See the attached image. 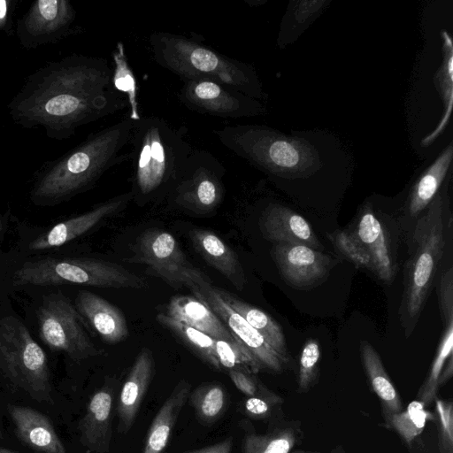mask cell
Segmentation results:
<instances>
[{
  "instance_id": "19",
  "label": "cell",
  "mask_w": 453,
  "mask_h": 453,
  "mask_svg": "<svg viewBox=\"0 0 453 453\" xmlns=\"http://www.w3.org/2000/svg\"><path fill=\"white\" fill-rule=\"evenodd\" d=\"M263 236L273 244H299L322 251L324 247L309 222L291 209L271 204L259 219Z\"/></svg>"
},
{
  "instance_id": "33",
  "label": "cell",
  "mask_w": 453,
  "mask_h": 453,
  "mask_svg": "<svg viewBox=\"0 0 453 453\" xmlns=\"http://www.w3.org/2000/svg\"><path fill=\"white\" fill-rule=\"evenodd\" d=\"M450 355H453V323L444 326L443 334L436 355L432 362L429 372L418 392L417 400L425 406L432 403L437 397L440 388L439 379Z\"/></svg>"
},
{
  "instance_id": "8",
  "label": "cell",
  "mask_w": 453,
  "mask_h": 453,
  "mask_svg": "<svg viewBox=\"0 0 453 453\" xmlns=\"http://www.w3.org/2000/svg\"><path fill=\"white\" fill-rule=\"evenodd\" d=\"M426 208L415 225L412 253L404 271L399 315L406 336L417 325L445 249L446 224L441 195H436Z\"/></svg>"
},
{
  "instance_id": "36",
  "label": "cell",
  "mask_w": 453,
  "mask_h": 453,
  "mask_svg": "<svg viewBox=\"0 0 453 453\" xmlns=\"http://www.w3.org/2000/svg\"><path fill=\"white\" fill-rule=\"evenodd\" d=\"M319 362V343L314 339H309L305 342L300 355L296 379L297 393H307L318 383Z\"/></svg>"
},
{
  "instance_id": "9",
  "label": "cell",
  "mask_w": 453,
  "mask_h": 453,
  "mask_svg": "<svg viewBox=\"0 0 453 453\" xmlns=\"http://www.w3.org/2000/svg\"><path fill=\"white\" fill-rule=\"evenodd\" d=\"M213 132L227 150L277 176H302L319 166L318 154L309 142L266 127L227 125Z\"/></svg>"
},
{
  "instance_id": "2",
  "label": "cell",
  "mask_w": 453,
  "mask_h": 453,
  "mask_svg": "<svg viewBox=\"0 0 453 453\" xmlns=\"http://www.w3.org/2000/svg\"><path fill=\"white\" fill-rule=\"evenodd\" d=\"M133 119H121L89 134L59 157L43 162L32 178L29 197L37 206H55L90 189L112 166L131 157Z\"/></svg>"
},
{
  "instance_id": "27",
  "label": "cell",
  "mask_w": 453,
  "mask_h": 453,
  "mask_svg": "<svg viewBox=\"0 0 453 453\" xmlns=\"http://www.w3.org/2000/svg\"><path fill=\"white\" fill-rule=\"evenodd\" d=\"M359 349L368 383L380 402L385 426L394 414L403 409L402 400L380 355L372 344L367 341H361Z\"/></svg>"
},
{
  "instance_id": "44",
  "label": "cell",
  "mask_w": 453,
  "mask_h": 453,
  "mask_svg": "<svg viewBox=\"0 0 453 453\" xmlns=\"http://www.w3.org/2000/svg\"><path fill=\"white\" fill-rule=\"evenodd\" d=\"M19 0H0V32L13 34V15Z\"/></svg>"
},
{
  "instance_id": "34",
  "label": "cell",
  "mask_w": 453,
  "mask_h": 453,
  "mask_svg": "<svg viewBox=\"0 0 453 453\" xmlns=\"http://www.w3.org/2000/svg\"><path fill=\"white\" fill-rule=\"evenodd\" d=\"M434 415L425 409V405L418 400L412 401L405 409L394 414L384 426L395 430L407 444L411 445L414 439L421 434L428 420Z\"/></svg>"
},
{
  "instance_id": "18",
  "label": "cell",
  "mask_w": 453,
  "mask_h": 453,
  "mask_svg": "<svg viewBox=\"0 0 453 453\" xmlns=\"http://www.w3.org/2000/svg\"><path fill=\"white\" fill-rule=\"evenodd\" d=\"M73 304L88 326L107 344H116L128 336L125 315L106 299L86 290L80 289L73 299Z\"/></svg>"
},
{
  "instance_id": "26",
  "label": "cell",
  "mask_w": 453,
  "mask_h": 453,
  "mask_svg": "<svg viewBox=\"0 0 453 453\" xmlns=\"http://www.w3.org/2000/svg\"><path fill=\"white\" fill-rule=\"evenodd\" d=\"M191 385L181 380L157 412L146 436L142 453H163L177 418L189 397Z\"/></svg>"
},
{
  "instance_id": "22",
  "label": "cell",
  "mask_w": 453,
  "mask_h": 453,
  "mask_svg": "<svg viewBox=\"0 0 453 453\" xmlns=\"http://www.w3.org/2000/svg\"><path fill=\"white\" fill-rule=\"evenodd\" d=\"M189 238L203 259L220 273L238 290L246 284V276L234 250L211 230L195 228Z\"/></svg>"
},
{
  "instance_id": "41",
  "label": "cell",
  "mask_w": 453,
  "mask_h": 453,
  "mask_svg": "<svg viewBox=\"0 0 453 453\" xmlns=\"http://www.w3.org/2000/svg\"><path fill=\"white\" fill-rule=\"evenodd\" d=\"M439 308L443 325L453 323V268L449 266L440 278L438 285Z\"/></svg>"
},
{
  "instance_id": "42",
  "label": "cell",
  "mask_w": 453,
  "mask_h": 453,
  "mask_svg": "<svg viewBox=\"0 0 453 453\" xmlns=\"http://www.w3.org/2000/svg\"><path fill=\"white\" fill-rule=\"evenodd\" d=\"M228 375L236 388L247 397L256 396L268 390L255 376L245 371L228 370Z\"/></svg>"
},
{
  "instance_id": "15",
  "label": "cell",
  "mask_w": 453,
  "mask_h": 453,
  "mask_svg": "<svg viewBox=\"0 0 453 453\" xmlns=\"http://www.w3.org/2000/svg\"><path fill=\"white\" fill-rule=\"evenodd\" d=\"M130 262L148 266L151 275L173 288L185 287L186 276L196 268L189 263L175 237L162 229H148L136 241Z\"/></svg>"
},
{
  "instance_id": "40",
  "label": "cell",
  "mask_w": 453,
  "mask_h": 453,
  "mask_svg": "<svg viewBox=\"0 0 453 453\" xmlns=\"http://www.w3.org/2000/svg\"><path fill=\"white\" fill-rule=\"evenodd\" d=\"M434 403L440 453H453V403L438 397Z\"/></svg>"
},
{
  "instance_id": "3",
  "label": "cell",
  "mask_w": 453,
  "mask_h": 453,
  "mask_svg": "<svg viewBox=\"0 0 453 453\" xmlns=\"http://www.w3.org/2000/svg\"><path fill=\"white\" fill-rule=\"evenodd\" d=\"M83 286L143 289L148 283L119 264L60 252L21 256L12 250L0 252V292L48 287Z\"/></svg>"
},
{
  "instance_id": "7",
  "label": "cell",
  "mask_w": 453,
  "mask_h": 453,
  "mask_svg": "<svg viewBox=\"0 0 453 453\" xmlns=\"http://www.w3.org/2000/svg\"><path fill=\"white\" fill-rule=\"evenodd\" d=\"M24 292L31 299L25 320L41 345L77 364L104 353L93 342L88 326L62 288H37Z\"/></svg>"
},
{
  "instance_id": "47",
  "label": "cell",
  "mask_w": 453,
  "mask_h": 453,
  "mask_svg": "<svg viewBox=\"0 0 453 453\" xmlns=\"http://www.w3.org/2000/svg\"><path fill=\"white\" fill-rule=\"evenodd\" d=\"M9 217V211L5 213L0 211V242L4 240L8 231Z\"/></svg>"
},
{
  "instance_id": "12",
  "label": "cell",
  "mask_w": 453,
  "mask_h": 453,
  "mask_svg": "<svg viewBox=\"0 0 453 453\" xmlns=\"http://www.w3.org/2000/svg\"><path fill=\"white\" fill-rule=\"evenodd\" d=\"M186 288L214 311L236 341L254 356L262 370L281 373L292 368L293 362L279 355L255 328L232 310L200 270L196 269L187 276Z\"/></svg>"
},
{
  "instance_id": "23",
  "label": "cell",
  "mask_w": 453,
  "mask_h": 453,
  "mask_svg": "<svg viewBox=\"0 0 453 453\" xmlns=\"http://www.w3.org/2000/svg\"><path fill=\"white\" fill-rule=\"evenodd\" d=\"M164 313L214 339L237 342L214 311L195 296L177 295L173 296Z\"/></svg>"
},
{
  "instance_id": "48",
  "label": "cell",
  "mask_w": 453,
  "mask_h": 453,
  "mask_svg": "<svg viewBox=\"0 0 453 453\" xmlns=\"http://www.w3.org/2000/svg\"><path fill=\"white\" fill-rule=\"evenodd\" d=\"M291 453H320V452L296 450V451H292ZM329 453H346V451L342 445H337Z\"/></svg>"
},
{
  "instance_id": "46",
  "label": "cell",
  "mask_w": 453,
  "mask_h": 453,
  "mask_svg": "<svg viewBox=\"0 0 453 453\" xmlns=\"http://www.w3.org/2000/svg\"><path fill=\"white\" fill-rule=\"evenodd\" d=\"M453 375V355H450L442 369L441 374L439 379V387L445 385Z\"/></svg>"
},
{
  "instance_id": "45",
  "label": "cell",
  "mask_w": 453,
  "mask_h": 453,
  "mask_svg": "<svg viewBox=\"0 0 453 453\" xmlns=\"http://www.w3.org/2000/svg\"><path fill=\"white\" fill-rule=\"evenodd\" d=\"M233 443V438L228 437L213 445L184 453H232Z\"/></svg>"
},
{
  "instance_id": "21",
  "label": "cell",
  "mask_w": 453,
  "mask_h": 453,
  "mask_svg": "<svg viewBox=\"0 0 453 453\" xmlns=\"http://www.w3.org/2000/svg\"><path fill=\"white\" fill-rule=\"evenodd\" d=\"M8 411L16 436L28 448L38 453H67L49 417L35 409L12 404Z\"/></svg>"
},
{
  "instance_id": "50",
  "label": "cell",
  "mask_w": 453,
  "mask_h": 453,
  "mask_svg": "<svg viewBox=\"0 0 453 453\" xmlns=\"http://www.w3.org/2000/svg\"><path fill=\"white\" fill-rule=\"evenodd\" d=\"M3 437V434H2V428H1V418H0V439Z\"/></svg>"
},
{
  "instance_id": "20",
  "label": "cell",
  "mask_w": 453,
  "mask_h": 453,
  "mask_svg": "<svg viewBox=\"0 0 453 453\" xmlns=\"http://www.w3.org/2000/svg\"><path fill=\"white\" fill-rule=\"evenodd\" d=\"M154 372L152 352L146 347L142 348L136 356L119 393L117 406L119 434H127L132 428Z\"/></svg>"
},
{
  "instance_id": "35",
  "label": "cell",
  "mask_w": 453,
  "mask_h": 453,
  "mask_svg": "<svg viewBox=\"0 0 453 453\" xmlns=\"http://www.w3.org/2000/svg\"><path fill=\"white\" fill-rule=\"evenodd\" d=\"M216 356L221 369L257 373L262 370L254 356L239 342L216 339Z\"/></svg>"
},
{
  "instance_id": "32",
  "label": "cell",
  "mask_w": 453,
  "mask_h": 453,
  "mask_svg": "<svg viewBox=\"0 0 453 453\" xmlns=\"http://www.w3.org/2000/svg\"><path fill=\"white\" fill-rule=\"evenodd\" d=\"M189 399L197 418L205 425L218 421L223 416L227 404L226 391L218 382L200 385L189 394Z\"/></svg>"
},
{
  "instance_id": "37",
  "label": "cell",
  "mask_w": 453,
  "mask_h": 453,
  "mask_svg": "<svg viewBox=\"0 0 453 453\" xmlns=\"http://www.w3.org/2000/svg\"><path fill=\"white\" fill-rule=\"evenodd\" d=\"M119 50L114 54L115 71H112V87L119 93H126L128 103L132 106V114L129 116L133 119L140 118L138 114L137 88L135 79L128 67L121 44H119Z\"/></svg>"
},
{
  "instance_id": "5",
  "label": "cell",
  "mask_w": 453,
  "mask_h": 453,
  "mask_svg": "<svg viewBox=\"0 0 453 453\" xmlns=\"http://www.w3.org/2000/svg\"><path fill=\"white\" fill-rule=\"evenodd\" d=\"M154 60L181 80L208 79L234 88L251 97L261 95L251 66L220 54L195 39L168 32L150 35Z\"/></svg>"
},
{
  "instance_id": "14",
  "label": "cell",
  "mask_w": 453,
  "mask_h": 453,
  "mask_svg": "<svg viewBox=\"0 0 453 453\" xmlns=\"http://www.w3.org/2000/svg\"><path fill=\"white\" fill-rule=\"evenodd\" d=\"M179 100L193 111L220 118L247 117L260 110L253 97L208 79L183 80Z\"/></svg>"
},
{
  "instance_id": "11",
  "label": "cell",
  "mask_w": 453,
  "mask_h": 453,
  "mask_svg": "<svg viewBox=\"0 0 453 453\" xmlns=\"http://www.w3.org/2000/svg\"><path fill=\"white\" fill-rule=\"evenodd\" d=\"M226 169L211 152L194 149L173 185L172 201L189 212L204 215L215 211L224 199Z\"/></svg>"
},
{
  "instance_id": "38",
  "label": "cell",
  "mask_w": 453,
  "mask_h": 453,
  "mask_svg": "<svg viewBox=\"0 0 453 453\" xmlns=\"http://www.w3.org/2000/svg\"><path fill=\"white\" fill-rule=\"evenodd\" d=\"M335 249L357 266L372 271L371 257L352 232L337 230L328 234Z\"/></svg>"
},
{
  "instance_id": "39",
  "label": "cell",
  "mask_w": 453,
  "mask_h": 453,
  "mask_svg": "<svg viewBox=\"0 0 453 453\" xmlns=\"http://www.w3.org/2000/svg\"><path fill=\"white\" fill-rule=\"evenodd\" d=\"M284 399L268 389L265 393L247 397L243 403L244 414L252 419L265 420L274 419L279 416L278 412H281V406Z\"/></svg>"
},
{
  "instance_id": "4",
  "label": "cell",
  "mask_w": 453,
  "mask_h": 453,
  "mask_svg": "<svg viewBox=\"0 0 453 453\" xmlns=\"http://www.w3.org/2000/svg\"><path fill=\"white\" fill-rule=\"evenodd\" d=\"M134 198L146 199L170 190L193 148L180 131L151 116L133 119Z\"/></svg>"
},
{
  "instance_id": "6",
  "label": "cell",
  "mask_w": 453,
  "mask_h": 453,
  "mask_svg": "<svg viewBox=\"0 0 453 453\" xmlns=\"http://www.w3.org/2000/svg\"><path fill=\"white\" fill-rule=\"evenodd\" d=\"M0 376L39 403H52L51 371L42 346L0 292Z\"/></svg>"
},
{
  "instance_id": "16",
  "label": "cell",
  "mask_w": 453,
  "mask_h": 453,
  "mask_svg": "<svg viewBox=\"0 0 453 453\" xmlns=\"http://www.w3.org/2000/svg\"><path fill=\"white\" fill-rule=\"evenodd\" d=\"M271 254L284 281L302 290L324 281L337 263L322 251L299 244H273Z\"/></svg>"
},
{
  "instance_id": "31",
  "label": "cell",
  "mask_w": 453,
  "mask_h": 453,
  "mask_svg": "<svg viewBox=\"0 0 453 453\" xmlns=\"http://www.w3.org/2000/svg\"><path fill=\"white\" fill-rule=\"evenodd\" d=\"M443 60L438 70L435 81L443 99V116L435 129L421 142L422 146L431 144L446 127L453 105V48L452 41L447 31L441 32Z\"/></svg>"
},
{
  "instance_id": "30",
  "label": "cell",
  "mask_w": 453,
  "mask_h": 453,
  "mask_svg": "<svg viewBox=\"0 0 453 453\" xmlns=\"http://www.w3.org/2000/svg\"><path fill=\"white\" fill-rule=\"evenodd\" d=\"M157 320L180 339L203 362L216 370H221L216 356V339L170 318L164 312L157 314Z\"/></svg>"
},
{
  "instance_id": "24",
  "label": "cell",
  "mask_w": 453,
  "mask_h": 453,
  "mask_svg": "<svg viewBox=\"0 0 453 453\" xmlns=\"http://www.w3.org/2000/svg\"><path fill=\"white\" fill-rule=\"evenodd\" d=\"M352 233L368 252L372 272L383 282L390 283L395 276V266L384 229L370 208L363 211Z\"/></svg>"
},
{
  "instance_id": "29",
  "label": "cell",
  "mask_w": 453,
  "mask_h": 453,
  "mask_svg": "<svg viewBox=\"0 0 453 453\" xmlns=\"http://www.w3.org/2000/svg\"><path fill=\"white\" fill-rule=\"evenodd\" d=\"M453 157L449 144L425 171L415 184L408 203V212L416 217L433 201L446 176Z\"/></svg>"
},
{
  "instance_id": "49",
  "label": "cell",
  "mask_w": 453,
  "mask_h": 453,
  "mask_svg": "<svg viewBox=\"0 0 453 453\" xmlns=\"http://www.w3.org/2000/svg\"><path fill=\"white\" fill-rule=\"evenodd\" d=\"M0 453H20L19 451L10 449L7 448H0Z\"/></svg>"
},
{
  "instance_id": "13",
  "label": "cell",
  "mask_w": 453,
  "mask_h": 453,
  "mask_svg": "<svg viewBox=\"0 0 453 453\" xmlns=\"http://www.w3.org/2000/svg\"><path fill=\"white\" fill-rule=\"evenodd\" d=\"M76 11L68 0L34 1L27 12L16 22V35L25 50L79 35L82 27L74 26Z\"/></svg>"
},
{
  "instance_id": "17",
  "label": "cell",
  "mask_w": 453,
  "mask_h": 453,
  "mask_svg": "<svg viewBox=\"0 0 453 453\" xmlns=\"http://www.w3.org/2000/svg\"><path fill=\"white\" fill-rule=\"evenodd\" d=\"M114 384L110 379L94 392L78 424L80 442L88 452L108 453L110 450Z\"/></svg>"
},
{
  "instance_id": "28",
  "label": "cell",
  "mask_w": 453,
  "mask_h": 453,
  "mask_svg": "<svg viewBox=\"0 0 453 453\" xmlns=\"http://www.w3.org/2000/svg\"><path fill=\"white\" fill-rule=\"evenodd\" d=\"M215 289L222 300L255 328L279 355L292 361L287 349L285 334L277 321L266 312L237 298L231 293L217 287Z\"/></svg>"
},
{
  "instance_id": "43",
  "label": "cell",
  "mask_w": 453,
  "mask_h": 453,
  "mask_svg": "<svg viewBox=\"0 0 453 453\" xmlns=\"http://www.w3.org/2000/svg\"><path fill=\"white\" fill-rule=\"evenodd\" d=\"M296 5L292 8L291 21L293 26H303L306 21H309L312 15L318 13L325 1H299L296 3Z\"/></svg>"
},
{
  "instance_id": "25",
  "label": "cell",
  "mask_w": 453,
  "mask_h": 453,
  "mask_svg": "<svg viewBox=\"0 0 453 453\" xmlns=\"http://www.w3.org/2000/svg\"><path fill=\"white\" fill-rule=\"evenodd\" d=\"M270 430L257 434L247 430L242 440V453H291L303 440L301 422L281 416L272 420Z\"/></svg>"
},
{
  "instance_id": "1",
  "label": "cell",
  "mask_w": 453,
  "mask_h": 453,
  "mask_svg": "<svg viewBox=\"0 0 453 453\" xmlns=\"http://www.w3.org/2000/svg\"><path fill=\"white\" fill-rule=\"evenodd\" d=\"M113 90L112 70L103 58L71 54L28 75L7 104L15 124L45 130L53 140L69 139L80 127L127 106Z\"/></svg>"
},
{
  "instance_id": "10",
  "label": "cell",
  "mask_w": 453,
  "mask_h": 453,
  "mask_svg": "<svg viewBox=\"0 0 453 453\" xmlns=\"http://www.w3.org/2000/svg\"><path fill=\"white\" fill-rule=\"evenodd\" d=\"M134 198L132 191L116 196L91 210L48 226L17 223L18 241L11 249L21 256L59 252L64 246L81 237L104 219L123 211Z\"/></svg>"
}]
</instances>
